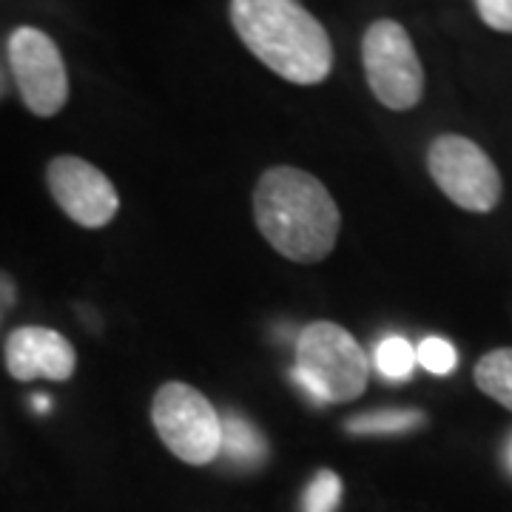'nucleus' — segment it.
<instances>
[{
  "label": "nucleus",
  "mask_w": 512,
  "mask_h": 512,
  "mask_svg": "<svg viewBox=\"0 0 512 512\" xmlns=\"http://www.w3.org/2000/svg\"><path fill=\"white\" fill-rule=\"evenodd\" d=\"M476 9L490 29L512 35V0H476Z\"/></svg>",
  "instance_id": "dca6fc26"
},
{
  "label": "nucleus",
  "mask_w": 512,
  "mask_h": 512,
  "mask_svg": "<svg viewBox=\"0 0 512 512\" xmlns=\"http://www.w3.org/2000/svg\"><path fill=\"white\" fill-rule=\"evenodd\" d=\"M416 362H419L427 373H433V376H450L458 365V353L447 339L427 336L419 348H416Z\"/></svg>",
  "instance_id": "2eb2a0df"
},
{
  "label": "nucleus",
  "mask_w": 512,
  "mask_h": 512,
  "mask_svg": "<svg viewBox=\"0 0 512 512\" xmlns=\"http://www.w3.org/2000/svg\"><path fill=\"white\" fill-rule=\"evenodd\" d=\"M231 23L251 55L282 80L296 86L328 80L330 35L299 0H231Z\"/></svg>",
  "instance_id": "f03ea898"
},
{
  "label": "nucleus",
  "mask_w": 512,
  "mask_h": 512,
  "mask_svg": "<svg viewBox=\"0 0 512 512\" xmlns=\"http://www.w3.org/2000/svg\"><path fill=\"white\" fill-rule=\"evenodd\" d=\"M220 456L239 470H256L268 458V441L256 430L254 421H248L239 413H225L222 416Z\"/></svg>",
  "instance_id": "9d476101"
},
{
  "label": "nucleus",
  "mask_w": 512,
  "mask_h": 512,
  "mask_svg": "<svg viewBox=\"0 0 512 512\" xmlns=\"http://www.w3.org/2000/svg\"><path fill=\"white\" fill-rule=\"evenodd\" d=\"M342 501V478L333 470H319L302 495V512H336Z\"/></svg>",
  "instance_id": "4468645a"
},
{
  "label": "nucleus",
  "mask_w": 512,
  "mask_h": 512,
  "mask_svg": "<svg viewBox=\"0 0 512 512\" xmlns=\"http://www.w3.org/2000/svg\"><path fill=\"white\" fill-rule=\"evenodd\" d=\"M504 458H507V470L512 473V439L507 441V450H504Z\"/></svg>",
  "instance_id": "6ab92c4d"
},
{
  "label": "nucleus",
  "mask_w": 512,
  "mask_h": 512,
  "mask_svg": "<svg viewBox=\"0 0 512 512\" xmlns=\"http://www.w3.org/2000/svg\"><path fill=\"white\" fill-rule=\"evenodd\" d=\"M476 384L481 393L512 410V348L490 350L476 365Z\"/></svg>",
  "instance_id": "f8f14e48"
},
{
  "label": "nucleus",
  "mask_w": 512,
  "mask_h": 512,
  "mask_svg": "<svg viewBox=\"0 0 512 512\" xmlns=\"http://www.w3.org/2000/svg\"><path fill=\"white\" fill-rule=\"evenodd\" d=\"M291 379L313 404H348L365 393L370 359L350 330L330 319H316L296 336Z\"/></svg>",
  "instance_id": "7ed1b4c3"
},
{
  "label": "nucleus",
  "mask_w": 512,
  "mask_h": 512,
  "mask_svg": "<svg viewBox=\"0 0 512 512\" xmlns=\"http://www.w3.org/2000/svg\"><path fill=\"white\" fill-rule=\"evenodd\" d=\"M15 305H18V282L9 271L0 268V325Z\"/></svg>",
  "instance_id": "f3484780"
},
{
  "label": "nucleus",
  "mask_w": 512,
  "mask_h": 512,
  "mask_svg": "<svg viewBox=\"0 0 512 512\" xmlns=\"http://www.w3.org/2000/svg\"><path fill=\"white\" fill-rule=\"evenodd\" d=\"M46 185L57 208L80 228H106L120 211V194L114 183L83 157H55L46 168Z\"/></svg>",
  "instance_id": "6e6552de"
},
{
  "label": "nucleus",
  "mask_w": 512,
  "mask_h": 512,
  "mask_svg": "<svg viewBox=\"0 0 512 512\" xmlns=\"http://www.w3.org/2000/svg\"><path fill=\"white\" fill-rule=\"evenodd\" d=\"M373 365L379 370V376H384L387 382H404L413 376L416 370V348L404 339V336H387L376 345L373 353Z\"/></svg>",
  "instance_id": "ddd939ff"
},
{
  "label": "nucleus",
  "mask_w": 512,
  "mask_h": 512,
  "mask_svg": "<svg viewBox=\"0 0 512 512\" xmlns=\"http://www.w3.org/2000/svg\"><path fill=\"white\" fill-rule=\"evenodd\" d=\"M353 436H402L424 427L421 410H370L345 424Z\"/></svg>",
  "instance_id": "9b49d317"
},
{
  "label": "nucleus",
  "mask_w": 512,
  "mask_h": 512,
  "mask_svg": "<svg viewBox=\"0 0 512 512\" xmlns=\"http://www.w3.org/2000/svg\"><path fill=\"white\" fill-rule=\"evenodd\" d=\"M362 63L373 97L390 111H410L424 94L419 52L396 20H376L362 37Z\"/></svg>",
  "instance_id": "39448f33"
},
{
  "label": "nucleus",
  "mask_w": 512,
  "mask_h": 512,
  "mask_svg": "<svg viewBox=\"0 0 512 512\" xmlns=\"http://www.w3.org/2000/svg\"><path fill=\"white\" fill-rule=\"evenodd\" d=\"M254 220L276 254L299 265L328 259L342 228V214L328 185L296 165H274L259 177Z\"/></svg>",
  "instance_id": "f257e3e1"
},
{
  "label": "nucleus",
  "mask_w": 512,
  "mask_h": 512,
  "mask_svg": "<svg viewBox=\"0 0 512 512\" xmlns=\"http://www.w3.org/2000/svg\"><path fill=\"white\" fill-rule=\"evenodd\" d=\"M427 171L458 208L487 214L501 200V174L487 151L461 134H441L427 148Z\"/></svg>",
  "instance_id": "423d86ee"
},
{
  "label": "nucleus",
  "mask_w": 512,
  "mask_h": 512,
  "mask_svg": "<svg viewBox=\"0 0 512 512\" xmlns=\"http://www.w3.org/2000/svg\"><path fill=\"white\" fill-rule=\"evenodd\" d=\"M3 89H6V83H3V74H0V94H3Z\"/></svg>",
  "instance_id": "aec40b11"
},
{
  "label": "nucleus",
  "mask_w": 512,
  "mask_h": 512,
  "mask_svg": "<svg viewBox=\"0 0 512 512\" xmlns=\"http://www.w3.org/2000/svg\"><path fill=\"white\" fill-rule=\"evenodd\" d=\"M6 370L18 382H69L77 370V350L74 345L52 328L26 325L9 333L3 348Z\"/></svg>",
  "instance_id": "1a4fd4ad"
},
{
  "label": "nucleus",
  "mask_w": 512,
  "mask_h": 512,
  "mask_svg": "<svg viewBox=\"0 0 512 512\" xmlns=\"http://www.w3.org/2000/svg\"><path fill=\"white\" fill-rule=\"evenodd\" d=\"M151 421L165 447L185 464H211L220 458L222 413L185 382H165L151 402Z\"/></svg>",
  "instance_id": "20e7f679"
},
{
  "label": "nucleus",
  "mask_w": 512,
  "mask_h": 512,
  "mask_svg": "<svg viewBox=\"0 0 512 512\" xmlns=\"http://www.w3.org/2000/svg\"><path fill=\"white\" fill-rule=\"evenodd\" d=\"M9 66L26 109L55 117L69 100V74L57 43L35 26H20L9 37Z\"/></svg>",
  "instance_id": "0eeeda50"
},
{
  "label": "nucleus",
  "mask_w": 512,
  "mask_h": 512,
  "mask_svg": "<svg viewBox=\"0 0 512 512\" xmlns=\"http://www.w3.org/2000/svg\"><path fill=\"white\" fill-rule=\"evenodd\" d=\"M35 407L40 410V413H46L49 410V399H43V396H37L35 399Z\"/></svg>",
  "instance_id": "a211bd4d"
}]
</instances>
